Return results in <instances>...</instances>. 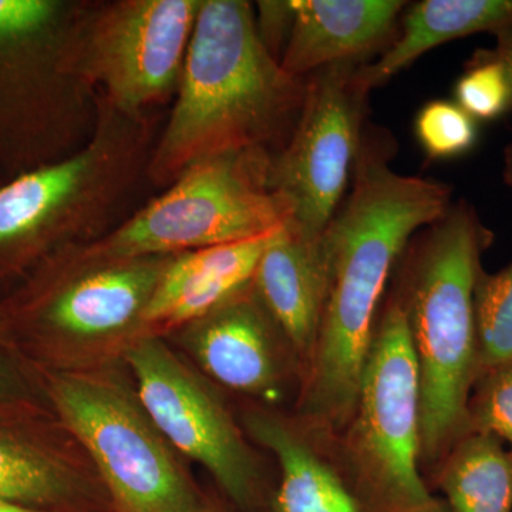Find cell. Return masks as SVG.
<instances>
[{
    "mask_svg": "<svg viewBox=\"0 0 512 512\" xmlns=\"http://www.w3.org/2000/svg\"><path fill=\"white\" fill-rule=\"evenodd\" d=\"M158 121L99 93L96 127L82 148L0 185V278H23L47 256L123 224L148 185Z\"/></svg>",
    "mask_w": 512,
    "mask_h": 512,
    "instance_id": "5",
    "label": "cell"
},
{
    "mask_svg": "<svg viewBox=\"0 0 512 512\" xmlns=\"http://www.w3.org/2000/svg\"><path fill=\"white\" fill-rule=\"evenodd\" d=\"M414 133L431 160H450L471 153L478 143L477 121L456 101L431 100L414 120Z\"/></svg>",
    "mask_w": 512,
    "mask_h": 512,
    "instance_id": "22",
    "label": "cell"
},
{
    "mask_svg": "<svg viewBox=\"0 0 512 512\" xmlns=\"http://www.w3.org/2000/svg\"><path fill=\"white\" fill-rule=\"evenodd\" d=\"M256 28L266 49L281 62L286 40L291 33L293 9L291 2H258L255 6Z\"/></svg>",
    "mask_w": 512,
    "mask_h": 512,
    "instance_id": "25",
    "label": "cell"
},
{
    "mask_svg": "<svg viewBox=\"0 0 512 512\" xmlns=\"http://www.w3.org/2000/svg\"><path fill=\"white\" fill-rule=\"evenodd\" d=\"M353 188L323 231L328 289L311 367L292 412L338 436L356 409L387 284L416 232L451 208L447 185L396 173L362 143Z\"/></svg>",
    "mask_w": 512,
    "mask_h": 512,
    "instance_id": "1",
    "label": "cell"
},
{
    "mask_svg": "<svg viewBox=\"0 0 512 512\" xmlns=\"http://www.w3.org/2000/svg\"><path fill=\"white\" fill-rule=\"evenodd\" d=\"M495 36H497V45L493 50H488V53L503 66L508 84H510L512 104V25L495 33Z\"/></svg>",
    "mask_w": 512,
    "mask_h": 512,
    "instance_id": "26",
    "label": "cell"
},
{
    "mask_svg": "<svg viewBox=\"0 0 512 512\" xmlns=\"http://www.w3.org/2000/svg\"><path fill=\"white\" fill-rule=\"evenodd\" d=\"M467 434H487L512 453V362L478 375L467 403Z\"/></svg>",
    "mask_w": 512,
    "mask_h": 512,
    "instance_id": "23",
    "label": "cell"
},
{
    "mask_svg": "<svg viewBox=\"0 0 512 512\" xmlns=\"http://www.w3.org/2000/svg\"><path fill=\"white\" fill-rule=\"evenodd\" d=\"M272 156L239 151L195 163L94 244L121 256L177 255L274 234L291 210L269 183Z\"/></svg>",
    "mask_w": 512,
    "mask_h": 512,
    "instance_id": "9",
    "label": "cell"
},
{
    "mask_svg": "<svg viewBox=\"0 0 512 512\" xmlns=\"http://www.w3.org/2000/svg\"><path fill=\"white\" fill-rule=\"evenodd\" d=\"M274 234L174 255L148 303L146 336L167 338L248 288Z\"/></svg>",
    "mask_w": 512,
    "mask_h": 512,
    "instance_id": "17",
    "label": "cell"
},
{
    "mask_svg": "<svg viewBox=\"0 0 512 512\" xmlns=\"http://www.w3.org/2000/svg\"><path fill=\"white\" fill-rule=\"evenodd\" d=\"M86 0H0V178L76 153L92 137L99 92L73 66Z\"/></svg>",
    "mask_w": 512,
    "mask_h": 512,
    "instance_id": "6",
    "label": "cell"
},
{
    "mask_svg": "<svg viewBox=\"0 0 512 512\" xmlns=\"http://www.w3.org/2000/svg\"><path fill=\"white\" fill-rule=\"evenodd\" d=\"M197 512H237L218 493L208 491L207 500Z\"/></svg>",
    "mask_w": 512,
    "mask_h": 512,
    "instance_id": "27",
    "label": "cell"
},
{
    "mask_svg": "<svg viewBox=\"0 0 512 512\" xmlns=\"http://www.w3.org/2000/svg\"><path fill=\"white\" fill-rule=\"evenodd\" d=\"M238 417L249 440L276 464L265 512H363L329 436L309 429L292 410L241 403Z\"/></svg>",
    "mask_w": 512,
    "mask_h": 512,
    "instance_id": "15",
    "label": "cell"
},
{
    "mask_svg": "<svg viewBox=\"0 0 512 512\" xmlns=\"http://www.w3.org/2000/svg\"><path fill=\"white\" fill-rule=\"evenodd\" d=\"M46 402L92 458L114 512H197L205 491L138 396L126 365L43 373Z\"/></svg>",
    "mask_w": 512,
    "mask_h": 512,
    "instance_id": "7",
    "label": "cell"
},
{
    "mask_svg": "<svg viewBox=\"0 0 512 512\" xmlns=\"http://www.w3.org/2000/svg\"><path fill=\"white\" fill-rule=\"evenodd\" d=\"M306 83L266 49L252 3L202 0L173 109L151 153L148 185L163 191L191 165L221 154H275L295 127Z\"/></svg>",
    "mask_w": 512,
    "mask_h": 512,
    "instance_id": "2",
    "label": "cell"
},
{
    "mask_svg": "<svg viewBox=\"0 0 512 512\" xmlns=\"http://www.w3.org/2000/svg\"><path fill=\"white\" fill-rule=\"evenodd\" d=\"M353 63L311 74L291 136L272 156L269 183L291 210V224L322 235L340 207L362 148L366 93Z\"/></svg>",
    "mask_w": 512,
    "mask_h": 512,
    "instance_id": "12",
    "label": "cell"
},
{
    "mask_svg": "<svg viewBox=\"0 0 512 512\" xmlns=\"http://www.w3.org/2000/svg\"><path fill=\"white\" fill-rule=\"evenodd\" d=\"M15 397L10 394V384L8 376H6L5 370L0 365V403L12 402Z\"/></svg>",
    "mask_w": 512,
    "mask_h": 512,
    "instance_id": "28",
    "label": "cell"
},
{
    "mask_svg": "<svg viewBox=\"0 0 512 512\" xmlns=\"http://www.w3.org/2000/svg\"><path fill=\"white\" fill-rule=\"evenodd\" d=\"M322 235L306 234L288 222L269 239L252 281L295 350L302 383L311 367L328 289Z\"/></svg>",
    "mask_w": 512,
    "mask_h": 512,
    "instance_id": "16",
    "label": "cell"
},
{
    "mask_svg": "<svg viewBox=\"0 0 512 512\" xmlns=\"http://www.w3.org/2000/svg\"><path fill=\"white\" fill-rule=\"evenodd\" d=\"M0 512H47V511L36 510V508L26 507V505L12 503V501L3 500V498H0Z\"/></svg>",
    "mask_w": 512,
    "mask_h": 512,
    "instance_id": "29",
    "label": "cell"
},
{
    "mask_svg": "<svg viewBox=\"0 0 512 512\" xmlns=\"http://www.w3.org/2000/svg\"><path fill=\"white\" fill-rule=\"evenodd\" d=\"M403 254L393 293L406 315L419 380L421 464L426 480L466 436L478 369L476 286L493 242L471 205H451ZM429 483V481H427Z\"/></svg>",
    "mask_w": 512,
    "mask_h": 512,
    "instance_id": "3",
    "label": "cell"
},
{
    "mask_svg": "<svg viewBox=\"0 0 512 512\" xmlns=\"http://www.w3.org/2000/svg\"><path fill=\"white\" fill-rule=\"evenodd\" d=\"M476 328L480 373L512 362V264L478 276Z\"/></svg>",
    "mask_w": 512,
    "mask_h": 512,
    "instance_id": "21",
    "label": "cell"
},
{
    "mask_svg": "<svg viewBox=\"0 0 512 512\" xmlns=\"http://www.w3.org/2000/svg\"><path fill=\"white\" fill-rule=\"evenodd\" d=\"M456 103L476 121H494L512 110L510 84L503 66L480 50L454 87Z\"/></svg>",
    "mask_w": 512,
    "mask_h": 512,
    "instance_id": "24",
    "label": "cell"
},
{
    "mask_svg": "<svg viewBox=\"0 0 512 512\" xmlns=\"http://www.w3.org/2000/svg\"><path fill=\"white\" fill-rule=\"evenodd\" d=\"M126 365L138 396L175 450L205 468L237 512H265L274 478L228 396L167 339L144 336Z\"/></svg>",
    "mask_w": 512,
    "mask_h": 512,
    "instance_id": "10",
    "label": "cell"
},
{
    "mask_svg": "<svg viewBox=\"0 0 512 512\" xmlns=\"http://www.w3.org/2000/svg\"><path fill=\"white\" fill-rule=\"evenodd\" d=\"M429 480L447 512H512V453L493 436L461 437Z\"/></svg>",
    "mask_w": 512,
    "mask_h": 512,
    "instance_id": "20",
    "label": "cell"
},
{
    "mask_svg": "<svg viewBox=\"0 0 512 512\" xmlns=\"http://www.w3.org/2000/svg\"><path fill=\"white\" fill-rule=\"evenodd\" d=\"M511 25L512 0H423L407 10L402 32L376 63L355 70V83L367 94L434 47Z\"/></svg>",
    "mask_w": 512,
    "mask_h": 512,
    "instance_id": "19",
    "label": "cell"
},
{
    "mask_svg": "<svg viewBox=\"0 0 512 512\" xmlns=\"http://www.w3.org/2000/svg\"><path fill=\"white\" fill-rule=\"evenodd\" d=\"M0 498L47 512H114L92 458L52 407L0 403Z\"/></svg>",
    "mask_w": 512,
    "mask_h": 512,
    "instance_id": "14",
    "label": "cell"
},
{
    "mask_svg": "<svg viewBox=\"0 0 512 512\" xmlns=\"http://www.w3.org/2000/svg\"><path fill=\"white\" fill-rule=\"evenodd\" d=\"M406 5L399 0H292V29L281 66L306 79L333 64L355 63L390 36Z\"/></svg>",
    "mask_w": 512,
    "mask_h": 512,
    "instance_id": "18",
    "label": "cell"
},
{
    "mask_svg": "<svg viewBox=\"0 0 512 512\" xmlns=\"http://www.w3.org/2000/svg\"><path fill=\"white\" fill-rule=\"evenodd\" d=\"M174 255L121 256L94 242L60 249L0 301V339L25 350L39 375L126 362Z\"/></svg>",
    "mask_w": 512,
    "mask_h": 512,
    "instance_id": "4",
    "label": "cell"
},
{
    "mask_svg": "<svg viewBox=\"0 0 512 512\" xmlns=\"http://www.w3.org/2000/svg\"><path fill=\"white\" fill-rule=\"evenodd\" d=\"M329 444L363 512H447L423 473L419 380L393 292L380 309L355 412Z\"/></svg>",
    "mask_w": 512,
    "mask_h": 512,
    "instance_id": "8",
    "label": "cell"
},
{
    "mask_svg": "<svg viewBox=\"0 0 512 512\" xmlns=\"http://www.w3.org/2000/svg\"><path fill=\"white\" fill-rule=\"evenodd\" d=\"M164 339L241 403L289 410L298 400V357L254 284Z\"/></svg>",
    "mask_w": 512,
    "mask_h": 512,
    "instance_id": "13",
    "label": "cell"
},
{
    "mask_svg": "<svg viewBox=\"0 0 512 512\" xmlns=\"http://www.w3.org/2000/svg\"><path fill=\"white\" fill-rule=\"evenodd\" d=\"M2 184H3V180H2V178H0V185H2Z\"/></svg>",
    "mask_w": 512,
    "mask_h": 512,
    "instance_id": "31",
    "label": "cell"
},
{
    "mask_svg": "<svg viewBox=\"0 0 512 512\" xmlns=\"http://www.w3.org/2000/svg\"><path fill=\"white\" fill-rule=\"evenodd\" d=\"M505 167H504V178L505 183L510 185L512 188V144L508 146L507 151H505Z\"/></svg>",
    "mask_w": 512,
    "mask_h": 512,
    "instance_id": "30",
    "label": "cell"
},
{
    "mask_svg": "<svg viewBox=\"0 0 512 512\" xmlns=\"http://www.w3.org/2000/svg\"><path fill=\"white\" fill-rule=\"evenodd\" d=\"M202 0H86L73 40L77 74L130 114L174 100Z\"/></svg>",
    "mask_w": 512,
    "mask_h": 512,
    "instance_id": "11",
    "label": "cell"
}]
</instances>
